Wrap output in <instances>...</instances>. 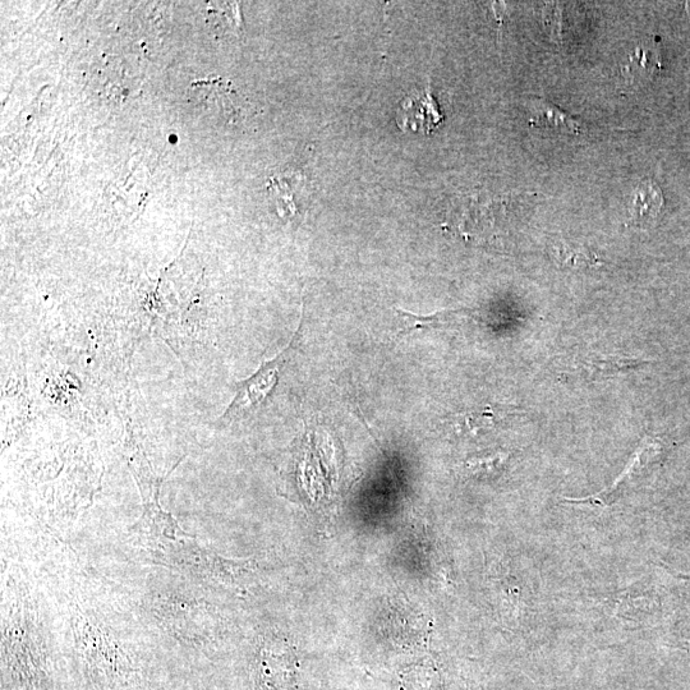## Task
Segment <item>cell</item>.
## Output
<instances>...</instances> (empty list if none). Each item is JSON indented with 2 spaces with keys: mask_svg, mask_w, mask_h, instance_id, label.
Wrapping results in <instances>:
<instances>
[{
  "mask_svg": "<svg viewBox=\"0 0 690 690\" xmlns=\"http://www.w3.org/2000/svg\"><path fill=\"white\" fill-rule=\"evenodd\" d=\"M399 316L403 319L404 328L400 330V335L411 333L414 330L421 329H439L453 324L457 321L459 317L468 316L469 312L464 311H448L439 312V314H434L430 316H417L413 315L412 312L397 310Z\"/></svg>",
  "mask_w": 690,
  "mask_h": 690,
  "instance_id": "cell-11",
  "label": "cell"
},
{
  "mask_svg": "<svg viewBox=\"0 0 690 690\" xmlns=\"http://www.w3.org/2000/svg\"><path fill=\"white\" fill-rule=\"evenodd\" d=\"M533 110H535V114H533L531 119L533 126H547L554 128V130L574 133V135H579V133L583 132L581 123L575 121L574 118L564 113L556 105L549 103V101L536 100L533 103Z\"/></svg>",
  "mask_w": 690,
  "mask_h": 690,
  "instance_id": "cell-10",
  "label": "cell"
},
{
  "mask_svg": "<svg viewBox=\"0 0 690 690\" xmlns=\"http://www.w3.org/2000/svg\"><path fill=\"white\" fill-rule=\"evenodd\" d=\"M662 68V59L659 46L655 41L644 40L637 44L629 53L627 63L624 64L623 73L625 84L630 87L644 84Z\"/></svg>",
  "mask_w": 690,
  "mask_h": 690,
  "instance_id": "cell-7",
  "label": "cell"
},
{
  "mask_svg": "<svg viewBox=\"0 0 690 690\" xmlns=\"http://www.w3.org/2000/svg\"><path fill=\"white\" fill-rule=\"evenodd\" d=\"M660 453V445L656 443L655 440L646 441V444L639 448L636 455L630 462L627 469H625L623 475L618 478V481L614 483L610 489L600 492V494L593 495L591 498L581 499V500H569L570 503L579 504H600L607 505L613 504L614 501L618 500L625 494V492L633 489L634 482L646 475L648 468L655 463L657 455Z\"/></svg>",
  "mask_w": 690,
  "mask_h": 690,
  "instance_id": "cell-5",
  "label": "cell"
},
{
  "mask_svg": "<svg viewBox=\"0 0 690 690\" xmlns=\"http://www.w3.org/2000/svg\"><path fill=\"white\" fill-rule=\"evenodd\" d=\"M517 414L514 407L510 406H487L472 411L459 413L455 416L454 426L462 434L477 435L478 432L491 431L499 427L509 418Z\"/></svg>",
  "mask_w": 690,
  "mask_h": 690,
  "instance_id": "cell-9",
  "label": "cell"
},
{
  "mask_svg": "<svg viewBox=\"0 0 690 690\" xmlns=\"http://www.w3.org/2000/svg\"><path fill=\"white\" fill-rule=\"evenodd\" d=\"M650 361L643 358L619 356V354L586 353L574 358L570 363V375L582 380L602 381L628 374L630 371L646 366Z\"/></svg>",
  "mask_w": 690,
  "mask_h": 690,
  "instance_id": "cell-3",
  "label": "cell"
},
{
  "mask_svg": "<svg viewBox=\"0 0 690 690\" xmlns=\"http://www.w3.org/2000/svg\"><path fill=\"white\" fill-rule=\"evenodd\" d=\"M550 255L561 268H586L597 264L595 255L581 246L556 241L550 247Z\"/></svg>",
  "mask_w": 690,
  "mask_h": 690,
  "instance_id": "cell-12",
  "label": "cell"
},
{
  "mask_svg": "<svg viewBox=\"0 0 690 690\" xmlns=\"http://www.w3.org/2000/svg\"><path fill=\"white\" fill-rule=\"evenodd\" d=\"M443 121L444 115L437 107L430 85L426 90L408 95L399 104L397 124L404 132L430 133Z\"/></svg>",
  "mask_w": 690,
  "mask_h": 690,
  "instance_id": "cell-4",
  "label": "cell"
},
{
  "mask_svg": "<svg viewBox=\"0 0 690 690\" xmlns=\"http://www.w3.org/2000/svg\"><path fill=\"white\" fill-rule=\"evenodd\" d=\"M75 630L96 689L140 690L131 675L130 660L109 637L82 618L75 620Z\"/></svg>",
  "mask_w": 690,
  "mask_h": 690,
  "instance_id": "cell-1",
  "label": "cell"
},
{
  "mask_svg": "<svg viewBox=\"0 0 690 690\" xmlns=\"http://www.w3.org/2000/svg\"><path fill=\"white\" fill-rule=\"evenodd\" d=\"M294 664V656L284 644H266L259 659L261 683L268 690H291Z\"/></svg>",
  "mask_w": 690,
  "mask_h": 690,
  "instance_id": "cell-6",
  "label": "cell"
},
{
  "mask_svg": "<svg viewBox=\"0 0 690 690\" xmlns=\"http://www.w3.org/2000/svg\"><path fill=\"white\" fill-rule=\"evenodd\" d=\"M299 331L301 329L297 331L296 337L293 338L288 347L280 352L274 360L265 362L250 379L238 384L236 397L229 404L227 411L215 422V426L224 429V427L246 421L255 416L262 406H265L266 402L273 397L276 389H278L280 374H282L289 358L292 357L294 345L299 338Z\"/></svg>",
  "mask_w": 690,
  "mask_h": 690,
  "instance_id": "cell-2",
  "label": "cell"
},
{
  "mask_svg": "<svg viewBox=\"0 0 690 690\" xmlns=\"http://www.w3.org/2000/svg\"><path fill=\"white\" fill-rule=\"evenodd\" d=\"M664 207L661 188L651 179L642 181L634 190L629 202L630 220L637 227H650Z\"/></svg>",
  "mask_w": 690,
  "mask_h": 690,
  "instance_id": "cell-8",
  "label": "cell"
},
{
  "mask_svg": "<svg viewBox=\"0 0 690 690\" xmlns=\"http://www.w3.org/2000/svg\"><path fill=\"white\" fill-rule=\"evenodd\" d=\"M504 459L505 455L503 454H495L491 455V457L473 458L468 460L466 468L469 472L475 473V475H478V473H480V475L481 473H490L501 467V464L504 463Z\"/></svg>",
  "mask_w": 690,
  "mask_h": 690,
  "instance_id": "cell-13",
  "label": "cell"
}]
</instances>
